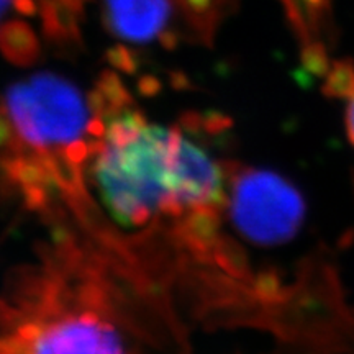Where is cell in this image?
<instances>
[{
    "instance_id": "6da1fadb",
    "label": "cell",
    "mask_w": 354,
    "mask_h": 354,
    "mask_svg": "<svg viewBox=\"0 0 354 354\" xmlns=\"http://www.w3.org/2000/svg\"><path fill=\"white\" fill-rule=\"evenodd\" d=\"M91 158L92 183L109 214L125 227L225 207L228 171L184 133L135 110L100 122Z\"/></svg>"
},
{
    "instance_id": "7a4b0ae2",
    "label": "cell",
    "mask_w": 354,
    "mask_h": 354,
    "mask_svg": "<svg viewBox=\"0 0 354 354\" xmlns=\"http://www.w3.org/2000/svg\"><path fill=\"white\" fill-rule=\"evenodd\" d=\"M39 274L30 277L20 308L0 317L8 328L0 346L25 354H130L99 284L68 281L56 266Z\"/></svg>"
},
{
    "instance_id": "3957f363",
    "label": "cell",
    "mask_w": 354,
    "mask_h": 354,
    "mask_svg": "<svg viewBox=\"0 0 354 354\" xmlns=\"http://www.w3.org/2000/svg\"><path fill=\"white\" fill-rule=\"evenodd\" d=\"M0 113L13 141L39 158L61 156L69 162L91 154L100 120L76 84L55 73H37L13 82L3 94Z\"/></svg>"
},
{
    "instance_id": "277c9868",
    "label": "cell",
    "mask_w": 354,
    "mask_h": 354,
    "mask_svg": "<svg viewBox=\"0 0 354 354\" xmlns=\"http://www.w3.org/2000/svg\"><path fill=\"white\" fill-rule=\"evenodd\" d=\"M223 210L240 236L264 248L294 240L307 214L302 192L289 179L253 166H233L228 171Z\"/></svg>"
},
{
    "instance_id": "5b68a950",
    "label": "cell",
    "mask_w": 354,
    "mask_h": 354,
    "mask_svg": "<svg viewBox=\"0 0 354 354\" xmlns=\"http://www.w3.org/2000/svg\"><path fill=\"white\" fill-rule=\"evenodd\" d=\"M234 0H102V19L128 44H165L207 39L232 10Z\"/></svg>"
},
{
    "instance_id": "8992f818",
    "label": "cell",
    "mask_w": 354,
    "mask_h": 354,
    "mask_svg": "<svg viewBox=\"0 0 354 354\" xmlns=\"http://www.w3.org/2000/svg\"><path fill=\"white\" fill-rule=\"evenodd\" d=\"M325 79V92L343 102V118L346 136L354 148V64L349 61L333 59L322 76Z\"/></svg>"
},
{
    "instance_id": "52a82bcc",
    "label": "cell",
    "mask_w": 354,
    "mask_h": 354,
    "mask_svg": "<svg viewBox=\"0 0 354 354\" xmlns=\"http://www.w3.org/2000/svg\"><path fill=\"white\" fill-rule=\"evenodd\" d=\"M17 12V13H33L35 12V3L33 0H0V24L6 19L8 12ZM3 25H0L2 28Z\"/></svg>"
}]
</instances>
